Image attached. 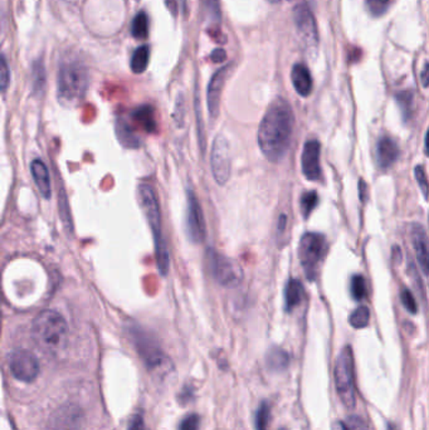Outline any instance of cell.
Returning <instances> with one entry per match:
<instances>
[{
  "mask_svg": "<svg viewBox=\"0 0 429 430\" xmlns=\"http://www.w3.org/2000/svg\"><path fill=\"white\" fill-rule=\"evenodd\" d=\"M207 256L208 268L215 282L224 289H237L241 286L244 273L239 263L214 249H209Z\"/></svg>",
  "mask_w": 429,
  "mask_h": 430,
  "instance_id": "cell-7",
  "label": "cell"
},
{
  "mask_svg": "<svg viewBox=\"0 0 429 430\" xmlns=\"http://www.w3.org/2000/svg\"><path fill=\"white\" fill-rule=\"evenodd\" d=\"M116 134L124 146L130 148H136L140 146L139 137L134 134L133 128L128 126V122L125 120H120L116 122Z\"/></svg>",
  "mask_w": 429,
  "mask_h": 430,
  "instance_id": "cell-21",
  "label": "cell"
},
{
  "mask_svg": "<svg viewBox=\"0 0 429 430\" xmlns=\"http://www.w3.org/2000/svg\"><path fill=\"white\" fill-rule=\"evenodd\" d=\"M149 60H150V49L148 46H141L137 48L130 62V67L133 69V72L137 74L145 72V69L149 66Z\"/></svg>",
  "mask_w": 429,
  "mask_h": 430,
  "instance_id": "cell-23",
  "label": "cell"
},
{
  "mask_svg": "<svg viewBox=\"0 0 429 430\" xmlns=\"http://www.w3.org/2000/svg\"><path fill=\"white\" fill-rule=\"evenodd\" d=\"M210 168L215 182L221 187L226 185L232 174V154L228 140L223 135H218L212 145Z\"/></svg>",
  "mask_w": 429,
  "mask_h": 430,
  "instance_id": "cell-9",
  "label": "cell"
},
{
  "mask_svg": "<svg viewBox=\"0 0 429 430\" xmlns=\"http://www.w3.org/2000/svg\"><path fill=\"white\" fill-rule=\"evenodd\" d=\"M401 301H402L404 309H407L412 315H416L418 312V306H417L416 298L410 289H403L402 293H401Z\"/></svg>",
  "mask_w": 429,
  "mask_h": 430,
  "instance_id": "cell-36",
  "label": "cell"
},
{
  "mask_svg": "<svg viewBox=\"0 0 429 430\" xmlns=\"http://www.w3.org/2000/svg\"><path fill=\"white\" fill-rule=\"evenodd\" d=\"M295 126L292 108L283 98H278L269 106L262 119L257 134L262 154L271 162H281L289 151Z\"/></svg>",
  "mask_w": 429,
  "mask_h": 430,
  "instance_id": "cell-1",
  "label": "cell"
},
{
  "mask_svg": "<svg viewBox=\"0 0 429 430\" xmlns=\"http://www.w3.org/2000/svg\"><path fill=\"white\" fill-rule=\"evenodd\" d=\"M370 321V311L367 306H359L350 315L349 322L354 329H365Z\"/></svg>",
  "mask_w": 429,
  "mask_h": 430,
  "instance_id": "cell-27",
  "label": "cell"
},
{
  "mask_svg": "<svg viewBox=\"0 0 429 430\" xmlns=\"http://www.w3.org/2000/svg\"><path fill=\"white\" fill-rule=\"evenodd\" d=\"M134 343L141 359L146 363L150 371L159 374H168L173 370V363L162 350L155 343L154 340L144 334L140 329H135L133 332Z\"/></svg>",
  "mask_w": 429,
  "mask_h": 430,
  "instance_id": "cell-8",
  "label": "cell"
},
{
  "mask_svg": "<svg viewBox=\"0 0 429 430\" xmlns=\"http://www.w3.org/2000/svg\"><path fill=\"white\" fill-rule=\"evenodd\" d=\"M296 31L302 44L308 49H315L319 44V33L315 17L308 4H300L294 10Z\"/></svg>",
  "mask_w": 429,
  "mask_h": 430,
  "instance_id": "cell-12",
  "label": "cell"
},
{
  "mask_svg": "<svg viewBox=\"0 0 429 430\" xmlns=\"http://www.w3.org/2000/svg\"><path fill=\"white\" fill-rule=\"evenodd\" d=\"M422 83L423 87H427V86H428V63H426L424 67H423Z\"/></svg>",
  "mask_w": 429,
  "mask_h": 430,
  "instance_id": "cell-43",
  "label": "cell"
},
{
  "mask_svg": "<svg viewBox=\"0 0 429 430\" xmlns=\"http://www.w3.org/2000/svg\"><path fill=\"white\" fill-rule=\"evenodd\" d=\"M32 83L34 92H42L46 85V69L43 61H35L32 69Z\"/></svg>",
  "mask_w": 429,
  "mask_h": 430,
  "instance_id": "cell-28",
  "label": "cell"
},
{
  "mask_svg": "<svg viewBox=\"0 0 429 430\" xmlns=\"http://www.w3.org/2000/svg\"><path fill=\"white\" fill-rule=\"evenodd\" d=\"M199 428V417L196 414H192L183 419L179 430H198Z\"/></svg>",
  "mask_w": 429,
  "mask_h": 430,
  "instance_id": "cell-39",
  "label": "cell"
},
{
  "mask_svg": "<svg viewBox=\"0 0 429 430\" xmlns=\"http://www.w3.org/2000/svg\"><path fill=\"white\" fill-rule=\"evenodd\" d=\"M328 252V241L319 233H306L298 246V258L302 269L310 281H314L319 267Z\"/></svg>",
  "mask_w": 429,
  "mask_h": 430,
  "instance_id": "cell-6",
  "label": "cell"
},
{
  "mask_svg": "<svg viewBox=\"0 0 429 430\" xmlns=\"http://www.w3.org/2000/svg\"><path fill=\"white\" fill-rule=\"evenodd\" d=\"M396 101L399 108L402 110L404 119H408L412 114V105H413V94L410 92H401L396 96Z\"/></svg>",
  "mask_w": 429,
  "mask_h": 430,
  "instance_id": "cell-35",
  "label": "cell"
},
{
  "mask_svg": "<svg viewBox=\"0 0 429 430\" xmlns=\"http://www.w3.org/2000/svg\"><path fill=\"white\" fill-rule=\"evenodd\" d=\"M414 176H416L417 182H418V185L421 188L424 199H427L428 198V190H427L428 189V182H427L426 170H424L422 165H417L416 169H414Z\"/></svg>",
  "mask_w": 429,
  "mask_h": 430,
  "instance_id": "cell-37",
  "label": "cell"
},
{
  "mask_svg": "<svg viewBox=\"0 0 429 430\" xmlns=\"http://www.w3.org/2000/svg\"><path fill=\"white\" fill-rule=\"evenodd\" d=\"M331 430H369V427L362 417L353 414L346 418L345 422H335Z\"/></svg>",
  "mask_w": 429,
  "mask_h": 430,
  "instance_id": "cell-25",
  "label": "cell"
},
{
  "mask_svg": "<svg viewBox=\"0 0 429 430\" xmlns=\"http://www.w3.org/2000/svg\"><path fill=\"white\" fill-rule=\"evenodd\" d=\"M359 195H360V199L362 203H365L367 200V195H368V187H367V182L364 180H360V185H359Z\"/></svg>",
  "mask_w": 429,
  "mask_h": 430,
  "instance_id": "cell-42",
  "label": "cell"
},
{
  "mask_svg": "<svg viewBox=\"0 0 429 430\" xmlns=\"http://www.w3.org/2000/svg\"><path fill=\"white\" fill-rule=\"evenodd\" d=\"M204 10L207 13V18L212 24L221 23V7L219 0H203Z\"/></svg>",
  "mask_w": 429,
  "mask_h": 430,
  "instance_id": "cell-32",
  "label": "cell"
},
{
  "mask_svg": "<svg viewBox=\"0 0 429 430\" xmlns=\"http://www.w3.org/2000/svg\"><path fill=\"white\" fill-rule=\"evenodd\" d=\"M410 236H412V243L413 248L416 252L417 261L419 267L422 269L423 275L428 276V237L426 229L423 228L422 224L414 223L410 228Z\"/></svg>",
  "mask_w": 429,
  "mask_h": 430,
  "instance_id": "cell-15",
  "label": "cell"
},
{
  "mask_svg": "<svg viewBox=\"0 0 429 430\" xmlns=\"http://www.w3.org/2000/svg\"><path fill=\"white\" fill-rule=\"evenodd\" d=\"M269 417H271V408L269 404L263 402L260 408L255 411V430H267Z\"/></svg>",
  "mask_w": 429,
  "mask_h": 430,
  "instance_id": "cell-31",
  "label": "cell"
},
{
  "mask_svg": "<svg viewBox=\"0 0 429 430\" xmlns=\"http://www.w3.org/2000/svg\"><path fill=\"white\" fill-rule=\"evenodd\" d=\"M187 234L190 242L201 243L207 236V225L205 218L201 207V203L198 200L194 190L188 189L187 191Z\"/></svg>",
  "mask_w": 429,
  "mask_h": 430,
  "instance_id": "cell-10",
  "label": "cell"
},
{
  "mask_svg": "<svg viewBox=\"0 0 429 430\" xmlns=\"http://www.w3.org/2000/svg\"><path fill=\"white\" fill-rule=\"evenodd\" d=\"M128 430H145L144 420H142V418H141L140 415H135V417L131 419L130 425H128Z\"/></svg>",
  "mask_w": 429,
  "mask_h": 430,
  "instance_id": "cell-40",
  "label": "cell"
},
{
  "mask_svg": "<svg viewBox=\"0 0 429 430\" xmlns=\"http://www.w3.org/2000/svg\"><path fill=\"white\" fill-rule=\"evenodd\" d=\"M350 293L353 300L362 301L367 296V282L362 275H355L350 281Z\"/></svg>",
  "mask_w": 429,
  "mask_h": 430,
  "instance_id": "cell-29",
  "label": "cell"
},
{
  "mask_svg": "<svg viewBox=\"0 0 429 430\" xmlns=\"http://www.w3.org/2000/svg\"><path fill=\"white\" fill-rule=\"evenodd\" d=\"M335 385L337 395L342 404L353 409L355 406V384H354V355L351 346L340 351L335 365Z\"/></svg>",
  "mask_w": 429,
  "mask_h": 430,
  "instance_id": "cell-5",
  "label": "cell"
},
{
  "mask_svg": "<svg viewBox=\"0 0 429 430\" xmlns=\"http://www.w3.org/2000/svg\"><path fill=\"white\" fill-rule=\"evenodd\" d=\"M289 365V355L286 350L274 346L266 354V366L271 372H283Z\"/></svg>",
  "mask_w": 429,
  "mask_h": 430,
  "instance_id": "cell-19",
  "label": "cell"
},
{
  "mask_svg": "<svg viewBox=\"0 0 429 430\" xmlns=\"http://www.w3.org/2000/svg\"><path fill=\"white\" fill-rule=\"evenodd\" d=\"M291 81L296 92L301 97H308L312 92L314 82L309 68L302 63H297L291 71Z\"/></svg>",
  "mask_w": 429,
  "mask_h": 430,
  "instance_id": "cell-17",
  "label": "cell"
},
{
  "mask_svg": "<svg viewBox=\"0 0 429 430\" xmlns=\"http://www.w3.org/2000/svg\"><path fill=\"white\" fill-rule=\"evenodd\" d=\"M137 195H139L141 210L145 214L150 229L153 232L158 269H159L161 276H167L169 272L170 258H169L167 243H165V239L162 236L160 207H159L158 198L155 194L154 189L151 188L148 184H141L139 190H137Z\"/></svg>",
  "mask_w": 429,
  "mask_h": 430,
  "instance_id": "cell-3",
  "label": "cell"
},
{
  "mask_svg": "<svg viewBox=\"0 0 429 430\" xmlns=\"http://www.w3.org/2000/svg\"><path fill=\"white\" fill-rule=\"evenodd\" d=\"M131 33L136 40H145L149 35V18L145 12L136 14L131 24Z\"/></svg>",
  "mask_w": 429,
  "mask_h": 430,
  "instance_id": "cell-26",
  "label": "cell"
},
{
  "mask_svg": "<svg viewBox=\"0 0 429 430\" xmlns=\"http://www.w3.org/2000/svg\"><path fill=\"white\" fill-rule=\"evenodd\" d=\"M285 309L291 312L302 302L305 296V289L298 280L291 278L285 287Z\"/></svg>",
  "mask_w": 429,
  "mask_h": 430,
  "instance_id": "cell-20",
  "label": "cell"
},
{
  "mask_svg": "<svg viewBox=\"0 0 429 430\" xmlns=\"http://www.w3.org/2000/svg\"><path fill=\"white\" fill-rule=\"evenodd\" d=\"M210 58H212V61L215 62H223L226 58H227V53L221 49V48H218V49H214L213 51V53L210 54Z\"/></svg>",
  "mask_w": 429,
  "mask_h": 430,
  "instance_id": "cell-41",
  "label": "cell"
},
{
  "mask_svg": "<svg viewBox=\"0 0 429 430\" xmlns=\"http://www.w3.org/2000/svg\"><path fill=\"white\" fill-rule=\"evenodd\" d=\"M317 203H319V196H317L316 191L312 190V191L303 193L300 204H301L302 215H303L305 219H308L311 213L314 212V209L317 207Z\"/></svg>",
  "mask_w": 429,
  "mask_h": 430,
  "instance_id": "cell-30",
  "label": "cell"
},
{
  "mask_svg": "<svg viewBox=\"0 0 429 430\" xmlns=\"http://www.w3.org/2000/svg\"><path fill=\"white\" fill-rule=\"evenodd\" d=\"M32 335L40 349L49 354H57L67 346L69 335L67 321L60 312L44 309L34 318Z\"/></svg>",
  "mask_w": 429,
  "mask_h": 430,
  "instance_id": "cell-2",
  "label": "cell"
},
{
  "mask_svg": "<svg viewBox=\"0 0 429 430\" xmlns=\"http://www.w3.org/2000/svg\"><path fill=\"white\" fill-rule=\"evenodd\" d=\"M229 72H230V64L215 72L214 76L210 78V82H209L208 89H207V103H208L209 114L213 119L219 114L221 92L228 78Z\"/></svg>",
  "mask_w": 429,
  "mask_h": 430,
  "instance_id": "cell-14",
  "label": "cell"
},
{
  "mask_svg": "<svg viewBox=\"0 0 429 430\" xmlns=\"http://www.w3.org/2000/svg\"><path fill=\"white\" fill-rule=\"evenodd\" d=\"M278 430H286V429H285V428H281V429H278Z\"/></svg>",
  "mask_w": 429,
  "mask_h": 430,
  "instance_id": "cell-45",
  "label": "cell"
},
{
  "mask_svg": "<svg viewBox=\"0 0 429 430\" xmlns=\"http://www.w3.org/2000/svg\"><path fill=\"white\" fill-rule=\"evenodd\" d=\"M376 164L382 170L389 169L399 157V146L390 136H382L376 144Z\"/></svg>",
  "mask_w": 429,
  "mask_h": 430,
  "instance_id": "cell-16",
  "label": "cell"
},
{
  "mask_svg": "<svg viewBox=\"0 0 429 430\" xmlns=\"http://www.w3.org/2000/svg\"><path fill=\"white\" fill-rule=\"evenodd\" d=\"M10 86V68L6 55L0 52V91L7 92Z\"/></svg>",
  "mask_w": 429,
  "mask_h": 430,
  "instance_id": "cell-34",
  "label": "cell"
},
{
  "mask_svg": "<svg viewBox=\"0 0 429 430\" xmlns=\"http://www.w3.org/2000/svg\"><path fill=\"white\" fill-rule=\"evenodd\" d=\"M58 200H60V214L62 222L65 224V227L67 230L72 229V219H71V210L68 205L67 196L65 194L63 190H60L58 195Z\"/></svg>",
  "mask_w": 429,
  "mask_h": 430,
  "instance_id": "cell-33",
  "label": "cell"
},
{
  "mask_svg": "<svg viewBox=\"0 0 429 430\" xmlns=\"http://www.w3.org/2000/svg\"><path fill=\"white\" fill-rule=\"evenodd\" d=\"M78 422V413L72 409L60 410L54 419V430H74Z\"/></svg>",
  "mask_w": 429,
  "mask_h": 430,
  "instance_id": "cell-22",
  "label": "cell"
},
{
  "mask_svg": "<svg viewBox=\"0 0 429 430\" xmlns=\"http://www.w3.org/2000/svg\"><path fill=\"white\" fill-rule=\"evenodd\" d=\"M320 150L321 146L317 140L305 142L301 156V168L305 178L310 182H317L321 176Z\"/></svg>",
  "mask_w": 429,
  "mask_h": 430,
  "instance_id": "cell-13",
  "label": "cell"
},
{
  "mask_svg": "<svg viewBox=\"0 0 429 430\" xmlns=\"http://www.w3.org/2000/svg\"><path fill=\"white\" fill-rule=\"evenodd\" d=\"M267 1H269V3H271V4H277V3H280L281 0H267Z\"/></svg>",
  "mask_w": 429,
  "mask_h": 430,
  "instance_id": "cell-44",
  "label": "cell"
},
{
  "mask_svg": "<svg viewBox=\"0 0 429 430\" xmlns=\"http://www.w3.org/2000/svg\"><path fill=\"white\" fill-rule=\"evenodd\" d=\"M31 173L40 194L44 199H49V196L52 194V184L46 164L40 160H34L31 165Z\"/></svg>",
  "mask_w": 429,
  "mask_h": 430,
  "instance_id": "cell-18",
  "label": "cell"
},
{
  "mask_svg": "<svg viewBox=\"0 0 429 430\" xmlns=\"http://www.w3.org/2000/svg\"><path fill=\"white\" fill-rule=\"evenodd\" d=\"M9 368L12 375L23 383H32L40 375V361L28 350L14 351L9 357Z\"/></svg>",
  "mask_w": 429,
  "mask_h": 430,
  "instance_id": "cell-11",
  "label": "cell"
},
{
  "mask_svg": "<svg viewBox=\"0 0 429 430\" xmlns=\"http://www.w3.org/2000/svg\"><path fill=\"white\" fill-rule=\"evenodd\" d=\"M90 74L83 62L76 58H68L60 63L57 89L60 101L76 103L87 92Z\"/></svg>",
  "mask_w": 429,
  "mask_h": 430,
  "instance_id": "cell-4",
  "label": "cell"
},
{
  "mask_svg": "<svg viewBox=\"0 0 429 430\" xmlns=\"http://www.w3.org/2000/svg\"><path fill=\"white\" fill-rule=\"evenodd\" d=\"M390 1L392 0H367V4H368L370 12L376 17H379L387 12V9L389 8Z\"/></svg>",
  "mask_w": 429,
  "mask_h": 430,
  "instance_id": "cell-38",
  "label": "cell"
},
{
  "mask_svg": "<svg viewBox=\"0 0 429 430\" xmlns=\"http://www.w3.org/2000/svg\"><path fill=\"white\" fill-rule=\"evenodd\" d=\"M134 117L135 120L139 122L148 132H154L155 128H156V122H155L154 110L153 108L150 106H142V108H137L134 112Z\"/></svg>",
  "mask_w": 429,
  "mask_h": 430,
  "instance_id": "cell-24",
  "label": "cell"
}]
</instances>
